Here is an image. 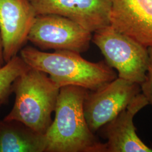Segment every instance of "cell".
I'll use <instances>...</instances> for the list:
<instances>
[{
	"mask_svg": "<svg viewBox=\"0 0 152 152\" xmlns=\"http://www.w3.org/2000/svg\"><path fill=\"white\" fill-rule=\"evenodd\" d=\"M46 145L45 134L16 120L0 121V152H46Z\"/></svg>",
	"mask_w": 152,
	"mask_h": 152,
	"instance_id": "cell-11",
	"label": "cell"
},
{
	"mask_svg": "<svg viewBox=\"0 0 152 152\" xmlns=\"http://www.w3.org/2000/svg\"><path fill=\"white\" fill-rule=\"evenodd\" d=\"M105 62L118 72V77L140 85L147 73L148 48L120 32L110 25L94 32L91 39Z\"/></svg>",
	"mask_w": 152,
	"mask_h": 152,
	"instance_id": "cell-4",
	"label": "cell"
},
{
	"mask_svg": "<svg viewBox=\"0 0 152 152\" xmlns=\"http://www.w3.org/2000/svg\"><path fill=\"white\" fill-rule=\"evenodd\" d=\"M20 55L29 66L48 75L60 88L76 86L95 91L118 77L106 62H91L72 51L48 53L27 46L22 48Z\"/></svg>",
	"mask_w": 152,
	"mask_h": 152,
	"instance_id": "cell-2",
	"label": "cell"
},
{
	"mask_svg": "<svg viewBox=\"0 0 152 152\" xmlns=\"http://www.w3.org/2000/svg\"><path fill=\"white\" fill-rule=\"evenodd\" d=\"M6 63L4 60V49H3V44L1 38V36L0 33V68H1L4 64Z\"/></svg>",
	"mask_w": 152,
	"mask_h": 152,
	"instance_id": "cell-14",
	"label": "cell"
},
{
	"mask_svg": "<svg viewBox=\"0 0 152 152\" xmlns=\"http://www.w3.org/2000/svg\"><path fill=\"white\" fill-rule=\"evenodd\" d=\"M59 90L46 73L29 66L12 84L15 102L4 119L20 121L45 134L53 122Z\"/></svg>",
	"mask_w": 152,
	"mask_h": 152,
	"instance_id": "cell-3",
	"label": "cell"
},
{
	"mask_svg": "<svg viewBox=\"0 0 152 152\" xmlns=\"http://www.w3.org/2000/svg\"><path fill=\"white\" fill-rule=\"evenodd\" d=\"M110 25L147 48L152 47V0H108Z\"/></svg>",
	"mask_w": 152,
	"mask_h": 152,
	"instance_id": "cell-9",
	"label": "cell"
},
{
	"mask_svg": "<svg viewBox=\"0 0 152 152\" xmlns=\"http://www.w3.org/2000/svg\"><path fill=\"white\" fill-rule=\"evenodd\" d=\"M149 53V61L146 76L144 81L140 85L141 92L145 97L152 107V47L148 48Z\"/></svg>",
	"mask_w": 152,
	"mask_h": 152,
	"instance_id": "cell-13",
	"label": "cell"
},
{
	"mask_svg": "<svg viewBox=\"0 0 152 152\" xmlns=\"http://www.w3.org/2000/svg\"><path fill=\"white\" fill-rule=\"evenodd\" d=\"M89 90L76 86L60 87L55 118L47 131L46 152H105L87 125L83 104Z\"/></svg>",
	"mask_w": 152,
	"mask_h": 152,
	"instance_id": "cell-1",
	"label": "cell"
},
{
	"mask_svg": "<svg viewBox=\"0 0 152 152\" xmlns=\"http://www.w3.org/2000/svg\"><path fill=\"white\" fill-rule=\"evenodd\" d=\"M141 92L139 84L116 78L98 90L89 91L83 104L87 125L93 133L125 109Z\"/></svg>",
	"mask_w": 152,
	"mask_h": 152,
	"instance_id": "cell-6",
	"label": "cell"
},
{
	"mask_svg": "<svg viewBox=\"0 0 152 152\" xmlns=\"http://www.w3.org/2000/svg\"><path fill=\"white\" fill-rule=\"evenodd\" d=\"M149 105L140 92L120 114L103 126L105 152H152L136 134L134 119L141 109Z\"/></svg>",
	"mask_w": 152,
	"mask_h": 152,
	"instance_id": "cell-10",
	"label": "cell"
},
{
	"mask_svg": "<svg viewBox=\"0 0 152 152\" xmlns=\"http://www.w3.org/2000/svg\"><path fill=\"white\" fill-rule=\"evenodd\" d=\"M92 33L76 22L56 14L37 15L28 41L42 50H69L82 53L90 48Z\"/></svg>",
	"mask_w": 152,
	"mask_h": 152,
	"instance_id": "cell-5",
	"label": "cell"
},
{
	"mask_svg": "<svg viewBox=\"0 0 152 152\" xmlns=\"http://www.w3.org/2000/svg\"><path fill=\"white\" fill-rule=\"evenodd\" d=\"M37 15L56 14L76 22L90 32L110 25L108 0H29Z\"/></svg>",
	"mask_w": 152,
	"mask_h": 152,
	"instance_id": "cell-7",
	"label": "cell"
},
{
	"mask_svg": "<svg viewBox=\"0 0 152 152\" xmlns=\"http://www.w3.org/2000/svg\"><path fill=\"white\" fill-rule=\"evenodd\" d=\"M29 66L20 57L16 55L0 68V103H7L12 94V84L16 78Z\"/></svg>",
	"mask_w": 152,
	"mask_h": 152,
	"instance_id": "cell-12",
	"label": "cell"
},
{
	"mask_svg": "<svg viewBox=\"0 0 152 152\" xmlns=\"http://www.w3.org/2000/svg\"><path fill=\"white\" fill-rule=\"evenodd\" d=\"M1 105H2V104L1 103H0V107H1Z\"/></svg>",
	"mask_w": 152,
	"mask_h": 152,
	"instance_id": "cell-15",
	"label": "cell"
},
{
	"mask_svg": "<svg viewBox=\"0 0 152 152\" xmlns=\"http://www.w3.org/2000/svg\"><path fill=\"white\" fill-rule=\"evenodd\" d=\"M36 16L29 0H0V33L5 63L24 48Z\"/></svg>",
	"mask_w": 152,
	"mask_h": 152,
	"instance_id": "cell-8",
	"label": "cell"
}]
</instances>
